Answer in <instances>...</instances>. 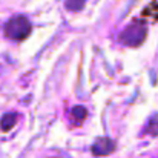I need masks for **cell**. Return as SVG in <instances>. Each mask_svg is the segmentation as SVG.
<instances>
[{
    "instance_id": "cell-1",
    "label": "cell",
    "mask_w": 158,
    "mask_h": 158,
    "mask_svg": "<svg viewBox=\"0 0 158 158\" xmlns=\"http://www.w3.org/2000/svg\"><path fill=\"white\" fill-rule=\"evenodd\" d=\"M148 34V26L141 20H134L131 25H127L121 34H120V42L127 45V46H140Z\"/></svg>"
},
{
    "instance_id": "cell-2",
    "label": "cell",
    "mask_w": 158,
    "mask_h": 158,
    "mask_svg": "<svg viewBox=\"0 0 158 158\" xmlns=\"http://www.w3.org/2000/svg\"><path fill=\"white\" fill-rule=\"evenodd\" d=\"M31 22L25 15H15L5 25V35L11 40H25L31 34Z\"/></svg>"
},
{
    "instance_id": "cell-3",
    "label": "cell",
    "mask_w": 158,
    "mask_h": 158,
    "mask_svg": "<svg viewBox=\"0 0 158 158\" xmlns=\"http://www.w3.org/2000/svg\"><path fill=\"white\" fill-rule=\"evenodd\" d=\"M115 151V143L107 138V137H102V138H97L92 144V154L95 157H105L109 155Z\"/></svg>"
},
{
    "instance_id": "cell-4",
    "label": "cell",
    "mask_w": 158,
    "mask_h": 158,
    "mask_svg": "<svg viewBox=\"0 0 158 158\" xmlns=\"http://www.w3.org/2000/svg\"><path fill=\"white\" fill-rule=\"evenodd\" d=\"M15 123H17V114H14V112L5 114L2 117V120H0V129L3 132H8V131H11L15 126Z\"/></svg>"
},
{
    "instance_id": "cell-5",
    "label": "cell",
    "mask_w": 158,
    "mask_h": 158,
    "mask_svg": "<svg viewBox=\"0 0 158 158\" xmlns=\"http://www.w3.org/2000/svg\"><path fill=\"white\" fill-rule=\"evenodd\" d=\"M71 114H72V117H74V120H75L77 123H81V121L86 118L88 110H86V107H85V106H74Z\"/></svg>"
},
{
    "instance_id": "cell-6",
    "label": "cell",
    "mask_w": 158,
    "mask_h": 158,
    "mask_svg": "<svg viewBox=\"0 0 158 158\" xmlns=\"http://www.w3.org/2000/svg\"><path fill=\"white\" fill-rule=\"evenodd\" d=\"M86 2H88V0H66V2H64V6H66V9L75 12V11L83 9V6H85Z\"/></svg>"
},
{
    "instance_id": "cell-7",
    "label": "cell",
    "mask_w": 158,
    "mask_h": 158,
    "mask_svg": "<svg viewBox=\"0 0 158 158\" xmlns=\"http://www.w3.org/2000/svg\"><path fill=\"white\" fill-rule=\"evenodd\" d=\"M146 132L151 134V135H158V115L151 118V121H149V124L146 127Z\"/></svg>"
},
{
    "instance_id": "cell-8",
    "label": "cell",
    "mask_w": 158,
    "mask_h": 158,
    "mask_svg": "<svg viewBox=\"0 0 158 158\" xmlns=\"http://www.w3.org/2000/svg\"><path fill=\"white\" fill-rule=\"evenodd\" d=\"M143 15H152L154 19H158V3L154 2L149 8H146L144 12H143Z\"/></svg>"
}]
</instances>
